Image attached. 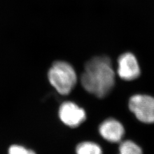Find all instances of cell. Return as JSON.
Returning <instances> with one entry per match:
<instances>
[{"label":"cell","mask_w":154,"mask_h":154,"mask_svg":"<svg viewBox=\"0 0 154 154\" xmlns=\"http://www.w3.org/2000/svg\"><path fill=\"white\" fill-rule=\"evenodd\" d=\"M81 81L83 87L88 93L99 98L107 96L115 85V72L110 58L100 56L88 61Z\"/></svg>","instance_id":"cell-1"},{"label":"cell","mask_w":154,"mask_h":154,"mask_svg":"<svg viewBox=\"0 0 154 154\" xmlns=\"http://www.w3.org/2000/svg\"><path fill=\"white\" fill-rule=\"evenodd\" d=\"M119 154H142L141 148L131 140H126L121 144Z\"/></svg>","instance_id":"cell-8"},{"label":"cell","mask_w":154,"mask_h":154,"mask_svg":"<svg viewBox=\"0 0 154 154\" xmlns=\"http://www.w3.org/2000/svg\"><path fill=\"white\" fill-rule=\"evenodd\" d=\"M59 116L63 123L71 127L79 126L86 117L84 110L71 102H66L61 105Z\"/></svg>","instance_id":"cell-4"},{"label":"cell","mask_w":154,"mask_h":154,"mask_svg":"<svg viewBox=\"0 0 154 154\" xmlns=\"http://www.w3.org/2000/svg\"><path fill=\"white\" fill-rule=\"evenodd\" d=\"M77 154H102L101 148L95 143L86 142L80 143L76 148Z\"/></svg>","instance_id":"cell-7"},{"label":"cell","mask_w":154,"mask_h":154,"mask_svg":"<svg viewBox=\"0 0 154 154\" xmlns=\"http://www.w3.org/2000/svg\"><path fill=\"white\" fill-rule=\"evenodd\" d=\"M99 131L103 138L112 143L121 142L125 134V129L121 123L111 118L106 120L100 125Z\"/></svg>","instance_id":"cell-6"},{"label":"cell","mask_w":154,"mask_h":154,"mask_svg":"<svg viewBox=\"0 0 154 154\" xmlns=\"http://www.w3.org/2000/svg\"><path fill=\"white\" fill-rule=\"evenodd\" d=\"M9 154H36L31 149L18 145H13L9 149Z\"/></svg>","instance_id":"cell-9"},{"label":"cell","mask_w":154,"mask_h":154,"mask_svg":"<svg viewBox=\"0 0 154 154\" xmlns=\"http://www.w3.org/2000/svg\"><path fill=\"white\" fill-rule=\"evenodd\" d=\"M129 108L139 121L148 124L154 123V97L135 95L129 100Z\"/></svg>","instance_id":"cell-3"},{"label":"cell","mask_w":154,"mask_h":154,"mask_svg":"<svg viewBox=\"0 0 154 154\" xmlns=\"http://www.w3.org/2000/svg\"><path fill=\"white\" fill-rule=\"evenodd\" d=\"M118 74L122 79L132 81L137 79L140 74L138 62L131 53H126L121 55L118 61Z\"/></svg>","instance_id":"cell-5"},{"label":"cell","mask_w":154,"mask_h":154,"mask_svg":"<svg viewBox=\"0 0 154 154\" xmlns=\"http://www.w3.org/2000/svg\"><path fill=\"white\" fill-rule=\"evenodd\" d=\"M48 78L51 85L62 95L71 92L77 83V75L69 63L63 61H57L48 72Z\"/></svg>","instance_id":"cell-2"}]
</instances>
